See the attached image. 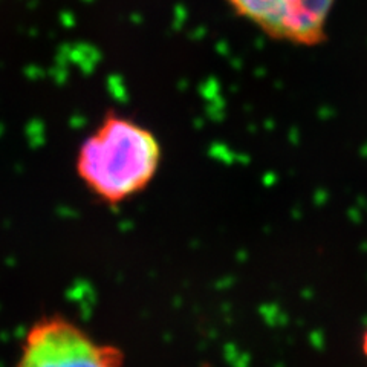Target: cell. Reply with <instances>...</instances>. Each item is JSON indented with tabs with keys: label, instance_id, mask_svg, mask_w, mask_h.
Segmentation results:
<instances>
[{
	"label": "cell",
	"instance_id": "obj_1",
	"mask_svg": "<svg viewBox=\"0 0 367 367\" xmlns=\"http://www.w3.org/2000/svg\"><path fill=\"white\" fill-rule=\"evenodd\" d=\"M162 147L155 132L109 111L80 144L75 172L87 191L106 205H120L156 178Z\"/></svg>",
	"mask_w": 367,
	"mask_h": 367
},
{
	"label": "cell",
	"instance_id": "obj_2",
	"mask_svg": "<svg viewBox=\"0 0 367 367\" xmlns=\"http://www.w3.org/2000/svg\"><path fill=\"white\" fill-rule=\"evenodd\" d=\"M122 352L95 341L63 315L37 320L23 340L15 367H121Z\"/></svg>",
	"mask_w": 367,
	"mask_h": 367
},
{
	"label": "cell",
	"instance_id": "obj_3",
	"mask_svg": "<svg viewBox=\"0 0 367 367\" xmlns=\"http://www.w3.org/2000/svg\"><path fill=\"white\" fill-rule=\"evenodd\" d=\"M227 3L271 39L315 46L326 39L334 0H227Z\"/></svg>",
	"mask_w": 367,
	"mask_h": 367
},
{
	"label": "cell",
	"instance_id": "obj_4",
	"mask_svg": "<svg viewBox=\"0 0 367 367\" xmlns=\"http://www.w3.org/2000/svg\"><path fill=\"white\" fill-rule=\"evenodd\" d=\"M363 351H364V355L367 358V331L364 332V337H363Z\"/></svg>",
	"mask_w": 367,
	"mask_h": 367
}]
</instances>
